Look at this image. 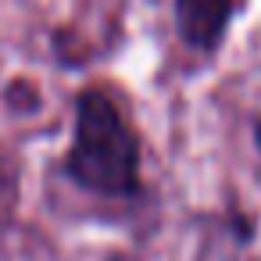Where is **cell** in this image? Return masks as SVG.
<instances>
[{"label":"cell","mask_w":261,"mask_h":261,"mask_svg":"<svg viewBox=\"0 0 261 261\" xmlns=\"http://www.w3.org/2000/svg\"><path fill=\"white\" fill-rule=\"evenodd\" d=\"M15 200H18V161L4 143H0V225L11 218Z\"/></svg>","instance_id":"3957f363"},{"label":"cell","mask_w":261,"mask_h":261,"mask_svg":"<svg viewBox=\"0 0 261 261\" xmlns=\"http://www.w3.org/2000/svg\"><path fill=\"white\" fill-rule=\"evenodd\" d=\"M236 0H175L179 36L193 50H215L229 29Z\"/></svg>","instance_id":"7a4b0ae2"},{"label":"cell","mask_w":261,"mask_h":261,"mask_svg":"<svg viewBox=\"0 0 261 261\" xmlns=\"http://www.w3.org/2000/svg\"><path fill=\"white\" fill-rule=\"evenodd\" d=\"M111 261H136V257H111Z\"/></svg>","instance_id":"5b68a950"},{"label":"cell","mask_w":261,"mask_h":261,"mask_svg":"<svg viewBox=\"0 0 261 261\" xmlns=\"http://www.w3.org/2000/svg\"><path fill=\"white\" fill-rule=\"evenodd\" d=\"M254 136H257V147H261V122L254 125Z\"/></svg>","instance_id":"277c9868"},{"label":"cell","mask_w":261,"mask_h":261,"mask_svg":"<svg viewBox=\"0 0 261 261\" xmlns=\"http://www.w3.org/2000/svg\"><path fill=\"white\" fill-rule=\"evenodd\" d=\"M68 175L97 193H133L140 182V143L115 100L86 90L75 104V140L65 161Z\"/></svg>","instance_id":"6da1fadb"}]
</instances>
